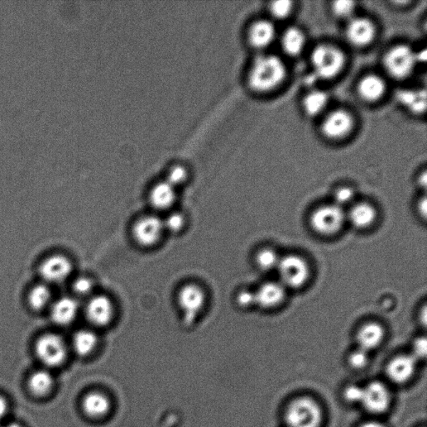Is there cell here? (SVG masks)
Here are the masks:
<instances>
[{
	"label": "cell",
	"instance_id": "cell-24",
	"mask_svg": "<svg viewBox=\"0 0 427 427\" xmlns=\"http://www.w3.org/2000/svg\"><path fill=\"white\" fill-rule=\"evenodd\" d=\"M396 98L405 107L415 114L423 113L426 108V92L421 90H401Z\"/></svg>",
	"mask_w": 427,
	"mask_h": 427
},
{
	"label": "cell",
	"instance_id": "cell-15",
	"mask_svg": "<svg viewBox=\"0 0 427 427\" xmlns=\"http://www.w3.org/2000/svg\"><path fill=\"white\" fill-rule=\"evenodd\" d=\"M256 304L264 309L276 308L286 298V287L279 282H267L255 292Z\"/></svg>",
	"mask_w": 427,
	"mask_h": 427
},
{
	"label": "cell",
	"instance_id": "cell-9",
	"mask_svg": "<svg viewBox=\"0 0 427 427\" xmlns=\"http://www.w3.org/2000/svg\"><path fill=\"white\" fill-rule=\"evenodd\" d=\"M164 230L163 220L153 215H147L134 223L132 234L139 246L150 248L161 241Z\"/></svg>",
	"mask_w": 427,
	"mask_h": 427
},
{
	"label": "cell",
	"instance_id": "cell-23",
	"mask_svg": "<svg viewBox=\"0 0 427 427\" xmlns=\"http://www.w3.org/2000/svg\"><path fill=\"white\" fill-rule=\"evenodd\" d=\"M377 210L371 204L362 202L354 205L350 210L348 219L354 227L367 229L376 222Z\"/></svg>",
	"mask_w": 427,
	"mask_h": 427
},
{
	"label": "cell",
	"instance_id": "cell-43",
	"mask_svg": "<svg viewBox=\"0 0 427 427\" xmlns=\"http://www.w3.org/2000/svg\"><path fill=\"white\" fill-rule=\"evenodd\" d=\"M361 427H384L378 422H368V423L362 425Z\"/></svg>",
	"mask_w": 427,
	"mask_h": 427
},
{
	"label": "cell",
	"instance_id": "cell-16",
	"mask_svg": "<svg viewBox=\"0 0 427 427\" xmlns=\"http://www.w3.org/2000/svg\"><path fill=\"white\" fill-rule=\"evenodd\" d=\"M78 313L79 304L75 299L61 297L51 307V319L57 325H68L73 323Z\"/></svg>",
	"mask_w": 427,
	"mask_h": 427
},
{
	"label": "cell",
	"instance_id": "cell-20",
	"mask_svg": "<svg viewBox=\"0 0 427 427\" xmlns=\"http://www.w3.org/2000/svg\"><path fill=\"white\" fill-rule=\"evenodd\" d=\"M148 200L153 208L159 210L170 209L175 204L176 191L174 186L162 181L153 185L148 195Z\"/></svg>",
	"mask_w": 427,
	"mask_h": 427
},
{
	"label": "cell",
	"instance_id": "cell-19",
	"mask_svg": "<svg viewBox=\"0 0 427 427\" xmlns=\"http://www.w3.org/2000/svg\"><path fill=\"white\" fill-rule=\"evenodd\" d=\"M248 41L256 49H263L270 45L276 36L274 26L266 21H257L249 28Z\"/></svg>",
	"mask_w": 427,
	"mask_h": 427
},
{
	"label": "cell",
	"instance_id": "cell-5",
	"mask_svg": "<svg viewBox=\"0 0 427 427\" xmlns=\"http://www.w3.org/2000/svg\"><path fill=\"white\" fill-rule=\"evenodd\" d=\"M281 284L297 289L303 286L310 277V266L304 258L289 255L280 259L277 266Z\"/></svg>",
	"mask_w": 427,
	"mask_h": 427
},
{
	"label": "cell",
	"instance_id": "cell-13",
	"mask_svg": "<svg viewBox=\"0 0 427 427\" xmlns=\"http://www.w3.org/2000/svg\"><path fill=\"white\" fill-rule=\"evenodd\" d=\"M362 402L367 410L372 414H382L390 404L389 391L383 384L372 382L364 388Z\"/></svg>",
	"mask_w": 427,
	"mask_h": 427
},
{
	"label": "cell",
	"instance_id": "cell-38",
	"mask_svg": "<svg viewBox=\"0 0 427 427\" xmlns=\"http://www.w3.org/2000/svg\"><path fill=\"white\" fill-rule=\"evenodd\" d=\"M364 389L356 385L349 386L345 388L344 396L349 402H362Z\"/></svg>",
	"mask_w": 427,
	"mask_h": 427
},
{
	"label": "cell",
	"instance_id": "cell-41",
	"mask_svg": "<svg viewBox=\"0 0 427 427\" xmlns=\"http://www.w3.org/2000/svg\"><path fill=\"white\" fill-rule=\"evenodd\" d=\"M8 411L7 401L3 396H0V423L6 417Z\"/></svg>",
	"mask_w": 427,
	"mask_h": 427
},
{
	"label": "cell",
	"instance_id": "cell-31",
	"mask_svg": "<svg viewBox=\"0 0 427 427\" xmlns=\"http://www.w3.org/2000/svg\"><path fill=\"white\" fill-rule=\"evenodd\" d=\"M189 179V171L185 166L175 165L167 173L166 181L172 186H180Z\"/></svg>",
	"mask_w": 427,
	"mask_h": 427
},
{
	"label": "cell",
	"instance_id": "cell-12",
	"mask_svg": "<svg viewBox=\"0 0 427 427\" xmlns=\"http://www.w3.org/2000/svg\"><path fill=\"white\" fill-rule=\"evenodd\" d=\"M353 127V119L344 109H337L330 113L324 119L321 131L325 137L339 140L347 136Z\"/></svg>",
	"mask_w": 427,
	"mask_h": 427
},
{
	"label": "cell",
	"instance_id": "cell-45",
	"mask_svg": "<svg viewBox=\"0 0 427 427\" xmlns=\"http://www.w3.org/2000/svg\"><path fill=\"white\" fill-rule=\"evenodd\" d=\"M2 427H22L21 425L16 423V422H13V423H9L6 426H4Z\"/></svg>",
	"mask_w": 427,
	"mask_h": 427
},
{
	"label": "cell",
	"instance_id": "cell-44",
	"mask_svg": "<svg viewBox=\"0 0 427 427\" xmlns=\"http://www.w3.org/2000/svg\"><path fill=\"white\" fill-rule=\"evenodd\" d=\"M419 181L421 182V186L426 187V172H424L423 174H422V175L421 176V178H420Z\"/></svg>",
	"mask_w": 427,
	"mask_h": 427
},
{
	"label": "cell",
	"instance_id": "cell-30",
	"mask_svg": "<svg viewBox=\"0 0 427 427\" xmlns=\"http://www.w3.org/2000/svg\"><path fill=\"white\" fill-rule=\"evenodd\" d=\"M279 261L280 258L278 256L277 253L274 249L270 248L261 249L256 256V265L264 271H269L273 270V269H276Z\"/></svg>",
	"mask_w": 427,
	"mask_h": 427
},
{
	"label": "cell",
	"instance_id": "cell-17",
	"mask_svg": "<svg viewBox=\"0 0 427 427\" xmlns=\"http://www.w3.org/2000/svg\"><path fill=\"white\" fill-rule=\"evenodd\" d=\"M416 368L415 357L411 356H400L388 364L387 372L393 382L405 383L414 375Z\"/></svg>",
	"mask_w": 427,
	"mask_h": 427
},
{
	"label": "cell",
	"instance_id": "cell-36",
	"mask_svg": "<svg viewBox=\"0 0 427 427\" xmlns=\"http://www.w3.org/2000/svg\"><path fill=\"white\" fill-rule=\"evenodd\" d=\"M354 198V191L350 187H340L334 194L335 205L343 208V206L351 202Z\"/></svg>",
	"mask_w": 427,
	"mask_h": 427
},
{
	"label": "cell",
	"instance_id": "cell-11",
	"mask_svg": "<svg viewBox=\"0 0 427 427\" xmlns=\"http://www.w3.org/2000/svg\"><path fill=\"white\" fill-rule=\"evenodd\" d=\"M73 270V266L69 258L63 255H54L47 257L41 263L40 274L48 283H60L65 281Z\"/></svg>",
	"mask_w": 427,
	"mask_h": 427
},
{
	"label": "cell",
	"instance_id": "cell-40",
	"mask_svg": "<svg viewBox=\"0 0 427 427\" xmlns=\"http://www.w3.org/2000/svg\"><path fill=\"white\" fill-rule=\"evenodd\" d=\"M414 355L416 357L424 358L427 352V342L425 337H419L415 340Z\"/></svg>",
	"mask_w": 427,
	"mask_h": 427
},
{
	"label": "cell",
	"instance_id": "cell-27",
	"mask_svg": "<svg viewBox=\"0 0 427 427\" xmlns=\"http://www.w3.org/2000/svg\"><path fill=\"white\" fill-rule=\"evenodd\" d=\"M53 386H54V379L47 371H38L33 373L28 380V388L36 396H45L49 394Z\"/></svg>",
	"mask_w": 427,
	"mask_h": 427
},
{
	"label": "cell",
	"instance_id": "cell-7",
	"mask_svg": "<svg viewBox=\"0 0 427 427\" xmlns=\"http://www.w3.org/2000/svg\"><path fill=\"white\" fill-rule=\"evenodd\" d=\"M416 53L407 45H397L387 53L383 63L388 74L393 78H406L414 71L416 64Z\"/></svg>",
	"mask_w": 427,
	"mask_h": 427
},
{
	"label": "cell",
	"instance_id": "cell-6",
	"mask_svg": "<svg viewBox=\"0 0 427 427\" xmlns=\"http://www.w3.org/2000/svg\"><path fill=\"white\" fill-rule=\"evenodd\" d=\"M36 356L49 367H57L63 364L67 357V347L63 338L55 333L41 335L36 344Z\"/></svg>",
	"mask_w": 427,
	"mask_h": 427
},
{
	"label": "cell",
	"instance_id": "cell-21",
	"mask_svg": "<svg viewBox=\"0 0 427 427\" xmlns=\"http://www.w3.org/2000/svg\"><path fill=\"white\" fill-rule=\"evenodd\" d=\"M82 407L85 414L91 418H102L109 414L112 402L103 393L94 391L85 396Z\"/></svg>",
	"mask_w": 427,
	"mask_h": 427
},
{
	"label": "cell",
	"instance_id": "cell-2",
	"mask_svg": "<svg viewBox=\"0 0 427 427\" xmlns=\"http://www.w3.org/2000/svg\"><path fill=\"white\" fill-rule=\"evenodd\" d=\"M314 75L321 80H330L339 75L345 64V56L338 48L330 45H319L311 55Z\"/></svg>",
	"mask_w": 427,
	"mask_h": 427
},
{
	"label": "cell",
	"instance_id": "cell-22",
	"mask_svg": "<svg viewBox=\"0 0 427 427\" xmlns=\"http://www.w3.org/2000/svg\"><path fill=\"white\" fill-rule=\"evenodd\" d=\"M386 92V83L380 76H364L358 85V93L362 99L368 102H377Z\"/></svg>",
	"mask_w": 427,
	"mask_h": 427
},
{
	"label": "cell",
	"instance_id": "cell-34",
	"mask_svg": "<svg viewBox=\"0 0 427 427\" xmlns=\"http://www.w3.org/2000/svg\"><path fill=\"white\" fill-rule=\"evenodd\" d=\"M292 9V2L290 0H277L272 2L270 11L273 16L277 18H285L289 16Z\"/></svg>",
	"mask_w": 427,
	"mask_h": 427
},
{
	"label": "cell",
	"instance_id": "cell-3",
	"mask_svg": "<svg viewBox=\"0 0 427 427\" xmlns=\"http://www.w3.org/2000/svg\"><path fill=\"white\" fill-rule=\"evenodd\" d=\"M343 208L333 205H325L315 209L310 217V225L315 232L321 236H333L342 229L345 220Z\"/></svg>",
	"mask_w": 427,
	"mask_h": 427
},
{
	"label": "cell",
	"instance_id": "cell-26",
	"mask_svg": "<svg viewBox=\"0 0 427 427\" xmlns=\"http://www.w3.org/2000/svg\"><path fill=\"white\" fill-rule=\"evenodd\" d=\"M97 345V335L91 330H81L74 335L73 347L80 357H87L93 353Z\"/></svg>",
	"mask_w": 427,
	"mask_h": 427
},
{
	"label": "cell",
	"instance_id": "cell-28",
	"mask_svg": "<svg viewBox=\"0 0 427 427\" xmlns=\"http://www.w3.org/2000/svg\"><path fill=\"white\" fill-rule=\"evenodd\" d=\"M328 104V94L323 90H314L307 94L303 100L306 114L315 117L323 112Z\"/></svg>",
	"mask_w": 427,
	"mask_h": 427
},
{
	"label": "cell",
	"instance_id": "cell-18",
	"mask_svg": "<svg viewBox=\"0 0 427 427\" xmlns=\"http://www.w3.org/2000/svg\"><path fill=\"white\" fill-rule=\"evenodd\" d=\"M385 337V330L377 323L364 324L359 329L357 339L360 349L368 352L379 347Z\"/></svg>",
	"mask_w": 427,
	"mask_h": 427
},
{
	"label": "cell",
	"instance_id": "cell-8",
	"mask_svg": "<svg viewBox=\"0 0 427 427\" xmlns=\"http://www.w3.org/2000/svg\"><path fill=\"white\" fill-rule=\"evenodd\" d=\"M178 303L186 324H192L202 313L205 306V291L198 285H186L179 292Z\"/></svg>",
	"mask_w": 427,
	"mask_h": 427
},
{
	"label": "cell",
	"instance_id": "cell-35",
	"mask_svg": "<svg viewBox=\"0 0 427 427\" xmlns=\"http://www.w3.org/2000/svg\"><path fill=\"white\" fill-rule=\"evenodd\" d=\"M73 289L80 296H88L92 293L94 282L88 277H80L74 282Z\"/></svg>",
	"mask_w": 427,
	"mask_h": 427
},
{
	"label": "cell",
	"instance_id": "cell-33",
	"mask_svg": "<svg viewBox=\"0 0 427 427\" xmlns=\"http://www.w3.org/2000/svg\"><path fill=\"white\" fill-rule=\"evenodd\" d=\"M163 224L165 229L169 230L171 233H178L185 227V218L181 213L174 212L168 215Z\"/></svg>",
	"mask_w": 427,
	"mask_h": 427
},
{
	"label": "cell",
	"instance_id": "cell-4",
	"mask_svg": "<svg viewBox=\"0 0 427 427\" xmlns=\"http://www.w3.org/2000/svg\"><path fill=\"white\" fill-rule=\"evenodd\" d=\"M286 422L289 427H319L321 423L320 406L310 398H299L288 407Z\"/></svg>",
	"mask_w": 427,
	"mask_h": 427
},
{
	"label": "cell",
	"instance_id": "cell-39",
	"mask_svg": "<svg viewBox=\"0 0 427 427\" xmlns=\"http://www.w3.org/2000/svg\"><path fill=\"white\" fill-rule=\"evenodd\" d=\"M237 301L239 306L244 307V308H249V307L256 304L255 292L247 290L242 291L237 295Z\"/></svg>",
	"mask_w": 427,
	"mask_h": 427
},
{
	"label": "cell",
	"instance_id": "cell-10",
	"mask_svg": "<svg viewBox=\"0 0 427 427\" xmlns=\"http://www.w3.org/2000/svg\"><path fill=\"white\" fill-rule=\"evenodd\" d=\"M114 315L113 302L107 296H95L86 306V316L90 323L99 328H104L112 323Z\"/></svg>",
	"mask_w": 427,
	"mask_h": 427
},
{
	"label": "cell",
	"instance_id": "cell-32",
	"mask_svg": "<svg viewBox=\"0 0 427 427\" xmlns=\"http://www.w3.org/2000/svg\"><path fill=\"white\" fill-rule=\"evenodd\" d=\"M356 4L349 0H339L333 3V11L335 16L342 19L352 18Z\"/></svg>",
	"mask_w": 427,
	"mask_h": 427
},
{
	"label": "cell",
	"instance_id": "cell-29",
	"mask_svg": "<svg viewBox=\"0 0 427 427\" xmlns=\"http://www.w3.org/2000/svg\"><path fill=\"white\" fill-rule=\"evenodd\" d=\"M51 291L45 285L33 286L28 293V301L32 309L41 310L50 304L51 301Z\"/></svg>",
	"mask_w": 427,
	"mask_h": 427
},
{
	"label": "cell",
	"instance_id": "cell-42",
	"mask_svg": "<svg viewBox=\"0 0 427 427\" xmlns=\"http://www.w3.org/2000/svg\"><path fill=\"white\" fill-rule=\"evenodd\" d=\"M426 198H424L423 199L420 200L418 205H417V208H418L419 210V213L422 215V217H423L424 218L426 217Z\"/></svg>",
	"mask_w": 427,
	"mask_h": 427
},
{
	"label": "cell",
	"instance_id": "cell-37",
	"mask_svg": "<svg viewBox=\"0 0 427 427\" xmlns=\"http://www.w3.org/2000/svg\"><path fill=\"white\" fill-rule=\"evenodd\" d=\"M368 362V355L362 349L355 351L349 357V363L353 368L362 369L367 366Z\"/></svg>",
	"mask_w": 427,
	"mask_h": 427
},
{
	"label": "cell",
	"instance_id": "cell-25",
	"mask_svg": "<svg viewBox=\"0 0 427 427\" xmlns=\"http://www.w3.org/2000/svg\"><path fill=\"white\" fill-rule=\"evenodd\" d=\"M306 38L299 28L292 27L283 33L281 46L286 54L296 56L301 54L305 47Z\"/></svg>",
	"mask_w": 427,
	"mask_h": 427
},
{
	"label": "cell",
	"instance_id": "cell-1",
	"mask_svg": "<svg viewBox=\"0 0 427 427\" xmlns=\"http://www.w3.org/2000/svg\"><path fill=\"white\" fill-rule=\"evenodd\" d=\"M286 75V66L280 58L272 55H260L256 58L249 70L248 85L256 92H268L280 85Z\"/></svg>",
	"mask_w": 427,
	"mask_h": 427
},
{
	"label": "cell",
	"instance_id": "cell-14",
	"mask_svg": "<svg viewBox=\"0 0 427 427\" xmlns=\"http://www.w3.org/2000/svg\"><path fill=\"white\" fill-rule=\"evenodd\" d=\"M347 40L355 46H366L372 41L375 36V27L372 21L364 18L350 19L347 27Z\"/></svg>",
	"mask_w": 427,
	"mask_h": 427
}]
</instances>
